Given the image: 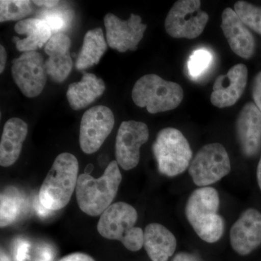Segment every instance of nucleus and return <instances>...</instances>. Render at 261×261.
<instances>
[{
  "label": "nucleus",
  "instance_id": "obj_1",
  "mask_svg": "<svg viewBox=\"0 0 261 261\" xmlns=\"http://www.w3.org/2000/svg\"><path fill=\"white\" fill-rule=\"evenodd\" d=\"M219 205V192L211 187L197 189L187 200V221L197 236L206 243H216L224 233V220L218 214Z\"/></svg>",
  "mask_w": 261,
  "mask_h": 261
},
{
  "label": "nucleus",
  "instance_id": "obj_2",
  "mask_svg": "<svg viewBox=\"0 0 261 261\" xmlns=\"http://www.w3.org/2000/svg\"><path fill=\"white\" fill-rule=\"evenodd\" d=\"M122 181L116 161H111L100 178L83 173L77 182L76 199L81 210L91 216L102 214L114 200Z\"/></svg>",
  "mask_w": 261,
  "mask_h": 261
},
{
  "label": "nucleus",
  "instance_id": "obj_3",
  "mask_svg": "<svg viewBox=\"0 0 261 261\" xmlns=\"http://www.w3.org/2000/svg\"><path fill=\"white\" fill-rule=\"evenodd\" d=\"M78 173L76 158L68 152L60 154L39 190L41 204L51 211L61 210L68 205L76 189Z\"/></svg>",
  "mask_w": 261,
  "mask_h": 261
},
{
  "label": "nucleus",
  "instance_id": "obj_4",
  "mask_svg": "<svg viewBox=\"0 0 261 261\" xmlns=\"http://www.w3.org/2000/svg\"><path fill=\"white\" fill-rule=\"evenodd\" d=\"M138 214L135 207L116 202L101 214L97 231L103 238L121 242L130 251H138L144 245V231L136 227Z\"/></svg>",
  "mask_w": 261,
  "mask_h": 261
},
{
  "label": "nucleus",
  "instance_id": "obj_5",
  "mask_svg": "<svg viewBox=\"0 0 261 261\" xmlns=\"http://www.w3.org/2000/svg\"><path fill=\"white\" fill-rule=\"evenodd\" d=\"M136 106L149 113L166 112L179 106L184 97L179 84L168 82L156 74H147L136 82L132 92Z\"/></svg>",
  "mask_w": 261,
  "mask_h": 261
},
{
  "label": "nucleus",
  "instance_id": "obj_6",
  "mask_svg": "<svg viewBox=\"0 0 261 261\" xmlns=\"http://www.w3.org/2000/svg\"><path fill=\"white\" fill-rule=\"evenodd\" d=\"M159 172L174 177L190 166L192 151L186 137L179 130L166 128L160 130L152 146Z\"/></svg>",
  "mask_w": 261,
  "mask_h": 261
},
{
  "label": "nucleus",
  "instance_id": "obj_7",
  "mask_svg": "<svg viewBox=\"0 0 261 261\" xmlns=\"http://www.w3.org/2000/svg\"><path fill=\"white\" fill-rule=\"evenodd\" d=\"M231 171L229 156L220 143L207 144L196 154L189 166L192 181L200 187L219 181Z\"/></svg>",
  "mask_w": 261,
  "mask_h": 261
},
{
  "label": "nucleus",
  "instance_id": "obj_8",
  "mask_svg": "<svg viewBox=\"0 0 261 261\" xmlns=\"http://www.w3.org/2000/svg\"><path fill=\"white\" fill-rule=\"evenodd\" d=\"M199 0L176 2L166 17L165 29L173 38L195 39L203 32L208 15L200 10Z\"/></svg>",
  "mask_w": 261,
  "mask_h": 261
},
{
  "label": "nucleus",
  "instance_id": "obj_9",
  "mask_svg": "<svg viewBox=\"0 0 261 261\" xmlns=\"http://www.w3.org/2000/svg\"><path fill=\"white\" fill-rule=\"evenodd\" d=\"M12 74L20 92L29 98L39 96L47 83L45 62L38 51H27L13 60Z\"/></svg>",
  "mask_w": 261,
  "mask_h": 261
},
{
  "label": "nucleus",
  "instance_id": "obj_10",
  "mask_svg": "<svg viewBox=\"0 0 261 261\" xmlns=\"http://www.w3.org/2000/svg\"><path fill=\"white\" fill-rule=\"evenodd\" d=\"M114 124V115L106 106H94L86 111L80 132V147L84 153L97 152L112 132Z\"/></svg>",
  "mask_w": 261,
  "mask_h": 261
},
{
  "label": "nucleus",
  "instance_id": "obj_11",
  "mask_svg": "<svg viewBox=\"0 0 261 261\" xmlns=\"http://www.w3.org/2000/svg\"><path fill=\"white\" fill-rule=\"evenodd\" d=\"M149 139L148 127L143 122L123 121L117 134L116 157L123 170L129 171L140 163V147Z\"/></svg>",
  "mask_w": 261,
  "mask_h": 261
},
{
  "label": "nucleus",
  "instance_id": "obj_12",
  "mask_svg": "<svg viewBox=\"0 0 261 261\" xmlns=\"http://www.w3.org/2000/svg\"><path fill=\"white\" fill-rule=\"evenodd\" d=\"M104 23L108 45L120 53L136 50L147 29L141 17L135 14L130 15L128 20H123L116 15L108 13Z\"/></svg>",
  "mask_w": 261,
  "mask_h": 261
},
{
  "label": "nucleus",
  "instance_id": "obj_13",
  "mask_svg": "<svg viewBox=\"0 0 261 261\" xmlns=\"http://www.w3.org/2000/svg\"><path fill=\"white\" fill-rule=\"evenodd\" d=\"M230 243L235 252L246 255L261 245V214L254 208L244 211L230 231Z\"/></svg>",
  "mask_w": 261,
  "mask_h": 261
},
{
  "label": "nucleus",
  "instance_id": "obj_14",
  "mask_svg": "<svg viewBox=\"0 0 261 261\" xmlns=\"http://www.w3.org/2000/svg\"><path fill=\"white\" fill-rule=\"evenodd\" d=\"M247 77L246 65L242 63L230 68L226 75H220L215 81L211 96V103L219 108L233 106L243 95Z\"/></svg>",
  "mask_w": 261,
  "mask_h": 261
},
{
  "label": "nucleus",
  "instance_id": "obj_15",
  "mask_svg": "<svg viewBox=\"0 0 261 261\" xmlns=\"http://www.w3.org/2000/svg\"><path fill=\"white\" fill-rule=\"evenodd\" d=\"M237 138L243 154L255 155L261 147V112L255 103L245 105L236 122Z\"/></svg>",
  "mask_w": 261,
  "mask_h": 261
},
{
  "label": "nucleus",
  "instance_id": "obj_16",
  "mask_svg": "<svg viewBox=\"0 0 261 261\" xmlns=\"http://www.w3.org/2000/svg\"><path fill=\"white\" fill-rule=\"evenodd\" d=\"M71 41L63 32L51 36L44 47L48 59L45 61L47 75L57 83L64 82L73 68V61L70 54Z\"/></svg>",
  "mask_w": 261,
  "mask_h": 261
},
{
  "label": "nucleus",
  "instance_id": "obj_17",
  "mask_svg": "<svg viewBox=\"0 0 261 261\" xmlns=\"http://www.w3.org/2000/svg\"><path fill=\"white\" fill-rule=\"evenodd\" d=\"M221 19V27L231 50L240 58L250 59L255 49V39L251 32L231 8L223 11Z\"/></svg>",
  "mask_w": 261,
  "mask_h": 261
},
{
  "label": "nucleus",
  "instance_id": "obj_18",
  "mask_svg": "<svg viewBox=\"0 0 261 261\" xmlns=\"http://www.w3.org/2000/svg\"><path fill=\"white\" fill-rule=\"evenodd\" d=\"M28 134V126L18 118H10L5 123L0 143V164L8 167L16 162Z\"/></svg>",
  "mask_w": 261,
  "mask_h": 261
},
{
  "label": "nucleus",
  "instance_id": "obj_19",
  "mask_svg": "<svg viewBox=\"0 0 261 261\" xmlns=\"http://www.w3.org/2000/svg\"><path fill=\"white\" fill-rule=\"evenodd\" d=\"M144 246L152 261H168L176 250L177 241L167 228L153 223L144 231Z\"/></svg>",
  "mask_w": 261,
  "mask_h": 261
},
{
  "label": "nucleus",
  "instance_id": "obj_20",
  "mask_svg": "<svg viewBox=\"0 0 261 261\" xmlns=\"http://www.w3.org/2000/svg\"><path fill=\"white\" fill-rule=\"evenodd\" d=\"M15 31L20 35H25L24 39L13 37L17 49L21 53L37 51L42 48L51 37L50 27L40 18H29L20 20L15 24Z\"/></svg>",
  "mask_w": 261,
  "mask_h": 261
},
{
  "label": "nucleus",
  "instance_id": "obj_21",
  "mask_svg": "<svg viewBox=\"0 0 261 261\" xmlns=\"http://www.w3.org/2000/svg\"><path fill=\"white\" fill-rule=\"evenodd\" d=\"M106 90V84L102 79L93 73H84L80 82L70 84L66 96L70 108L80 111L92 104Z\"/></svg>",
  "mask_w": 261,
  "mask_h": 261
},
{
  "label": "nucleus",
  "instance_id": "obj_22",
  "mask_svg": "<svg viewBox=\"0 0 261 261\" xmlns=\"http://www.w3.org/2000/svg\"><path fill=\"white\" fill-rule=\"evenodd\" d=\"M107 44L102 29L88 31L84 36L83 46L77 58V69L84 70L98 64L107 51Z\"/></svg>",
  "mask_w": 261,
  "mask_h": 261
},
{
  "label": "nucleus",
  "instance_id": "obj_23",
  "mask_svg": "<svg viewBox=\"0 0 261 261\" xmlns=\"http://www.w3.org/2000/svg\"><path fill=\"white\" fill-rule=\"evenodd\" d=\"M25 207V200L14 187H9L1 195L0 226L5 227L18 219Z\"/></svg>",
  "mask_w": 261,
  "mask_h": 261
},
{
  "label": "nucleus",
  "instance_id": "obj_24",
  "mask_svg": "<svg viewBox=\"0 0 261 261\" xmlns=\"http://www.w3.org/2000/svg\"><path fill=\"white\" fill-rule=\"evenodd\" d=\"M33 2L28 0H1L0 22L20 20L30 15Z\"/></svg>",
  "mask_w": 261,
  "mask_h": 261
},
{
  "label": "nucleus",
  "instance_id": "obj_25",
  "mask_svg": "<svg viewBox=\"0 0 261 261\" xmlns=\"http://www.w3.org/2000/svg\"><path fill=\"white\" fill-rule=\"evenodd\" d=\"M234 11L246 27L261 35V8L245 1L235 3Z\"/></svg>",
  "mask_w": 261,
  "mask_h": 261
},
{
  "label": "nucleus",
  "instance_id": "obj_26",
  "mask_svg": "<svg viewBox=\"0 0 261 261\" xmlns=\"http://www.w3.org/2000/svg\"><path fill=\"white\" fill-rule=\"evenodd\" d=\"M214 56L207 49H198L192 53L187 63L189 75L193 80L205 74L212 64Z\"/></svg>",
  "mask_w": 261,
  "mask_h": 261
},
{
  "label": "nucleus",
  "instance_id": "obj_27",
  "mask_svg": "<svg viewBox=\"0 0 261 261\" xmlns=\"http://www.w3.org/2000/svg\"><path fill=\"white\" fill-rule=\"evenodd\" d=\"M40 19H42L50 27L51 32L55 34L61 32L62 31L68 27L71 20V15L68 14L67 11L63 10H51L46 11L41 15Z\"/></svg>",
  "mask_w": 261,
  "mask_h": 261
},
{
  "label": "nucleus",
  "instance_id": "obj_28",
  "mask_svg": "<svg viewBox=\"0 0 261 261\" xmlns=\"http://www.w3.org/2000/svg\"><path fill=\"white\" fill-rule=\"evenodd\" d=\"M30 244L25 240H19L15 243L14 248L15 261H25L29 257Z\"/></svg>",
  "mask_w": 261,
  "mask_h": 261
},
{
  "label": "nucleus",
  "instance_id": "obj_29",
  "mask_svg": "<svg viewBox=\"0 0 261 261\" xmlns=\"http://www.w3.org/2000/svg\"><path fill=\"white\" fill-rule=\"evenodd\" d=\"M252 92L254 103L261 112V71L254 79Z\"/></svg>",
  "mask_w": 261,
  "mask_h": 261
},
{
  "label": "nucleus",
  "instance_id": "obj_30",
  "mask_svg": "<svg viewBox=\"0 0 261 261\" xmlns=\"http://www.w3.org/2000/svg\"><path fill=\"white\" fill-rule=\"evenodd\" d=\"M53 257V252L51 247L44 245L39 249L38 252L37 260L36 261H51Z\"/></svg>",
  "mask_w": 261,
  "mask_h": 261
},
{
  "label": "nucleus",
  "instance_id": "obj_31",
  "mask_svg": "<svg viewBox=\"0 0 261 261\" xmlns=\"http://www.w3.org/2000/svg\"><path fill=\"white\" fill-rule=\"evenodd\" d=\"M59 261H94V260L87 254L73 253L63 257Z\"/></svg>",
  "mask_w": 261,
  "mask_h": 261
},
{
  "label": "nucleus",
  "instance_id": "obj_32",
  "mask_svg": "<svg viewBox=\"0 0 261 261\" xmlns=\"http://www.w3.org/2000/svg\"><path fill=\"white\" fill-rule=\"evenodd\" d=\"M172 261H200L195 255L187 252H180L173 257Z\"/></svg>",
  "mask_w": 261,
  "mask_h": 261
},
{
  "label": "nucleus",
  "instance_id": "obj_33",
  "mask_svg": "<svg viewBox=\"0 0 261 261\" xmlns=\"http://www.w3.org/2000/svg\"><path fill=\"white\" fill-rule=\"evenodd\" d=\"M34 4L38 5V6L44 7V8H48V9H53L56 8L57 5L59 4V1H56V0H37V1H32Z\"/></svg>",
  "mask_w": 261,
  "mask_h": 261
},
{
  "label": "nucleus",
  "instance_id": "obj_34",
  "mask_svg": "<svg viewBox=\"0 0 261 261\" xmlns=\"http://www.w3.org/2000/svg\"><path fill=\"white\" fill-rule=\"evenodd\" d=\"M34 207H35V210L37 211V214L39 215L40 217H46V216H49V214L51 213V211L46 208L45 207H44V206L41 204L39 199H38V200L35 201Z\"/></svg>",
  "mask_w": 261,
  "mask_h": 261
},
{
  "label": "nucleus",
  "instance_id": "obj_35",
  "mask_svg": "<svg viewBox=\"0 0 261 261\" xmlns=\"http://www.w3.org/2000/svg\"><path fill=\"white\" fill-rule=\"evenodd\" d=\"M7 62V53L3 45H0V73L4 71Z\"/></svg>",
  "mask_w": 261,
  "mask_h": 261
},
{
  "label": "nucleus",
  "instance_id": "obj_36",
  "mask_svg": "<svg viewBox=\"0 0 261 261\" xmlns=\"http://www.w3.org/2000/svg\"><path fill=\"white\" fill-rule=\"evenodd\" d=\"M257 183H258L259 187H260L261 190V156L260 161H259L258 165H257Z\"/></svg>",
  "mask_w": 261,
  "mask_h": 261
},
{
  "label": "nucleus",
  "instance_id": "obj_37",
  "mask_svg": "<svg viewBox=\"0 0 261 261\" xmlns=\"http://www.w3.org/2000/svg\"><path fill=\"white\" fill-rule=\"evenodd\" d=\"M0 261H10L9 257H8V255L5 253L4 252H1V259H0Z\"/></svg>",
  "mask_w": 261,
  "mask_h": 261
},
{
  "label": "nucleus",
  "instance_id": "obj_38",
  "mask_svg": "<svg viewBox=\"0 0 261 261\" xmlns=\"http://www.w3.org/2000/svg\"><path fill=\"white\" fill-rule=\"evenodd\" d=\"M92 169H93V165H88V166H87V168H86L85 173H84L89 174V173H90L91 171H92Z\"/></svg>",
  "mask_w": 261,
  "mask_h": 261
}]
</instances>
